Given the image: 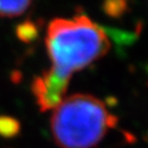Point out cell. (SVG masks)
Masks as SVG:
<instances>
[{"mask_svg":"<svg viewBox=\"0 0 148 148\" xmlns=\"http://www.w3.org/2000/svg\"><path fill=\"white\" fill-rule=\"evenodd\" d=\"M45 44L52 63L49 70L69 81L74 73L103 57L111 47L103 29L86 14L52 20Z\"/></svg>","mask_w":148,"mask_h":148,"instance_id":"obj_1","label":"cell"},{"mask_svg":"<svg viewBox=\"0 0 148 148\" xmlns=\"http://www.w3.org/2000/svg\"><path fill=\"white\" fill-rule=\"evenodd\" d=\"M117 123V117L97 97L75 93L54 109L51 131L60 148H92Z\"/></svg>","mask_w":148,"mask_h":148,"instance_id":"obj_2","label":"cell"},{"mask_svg":"<svg viewBox=\"0 0 148 148\" xmlns=\"http://www.w3.org/2000/svg\"><path fill=\"white\" fill-rule=\"evenodd\" d=\"M69 80L54 74L52 70H45L32 82V92L41 111L54 110L64 100L68 88Z\"/></svg>","mask_w":148,"mask_h":148,"instance_id":"obj_3","label":"cell"},{"mask_svg":"<svg viewBox=\"0 0 148 148\" xmlns=\"http://www.w3.org/2000/svg\"><path fill=\"white\" fill-rule=\"evenodd\" d=\"M33 0H0V16L16 18L29 9Z\"/></svg>","mask_w":148,"mask_h":148,"instance_id":"obj_4","label":"cell"},{"mask_svg":"<svg viewBox=\"0 0 148 148\" xmlns=\"http://www.w3.org/2000/svg\"><path fill=\"white\" fill-rule=\"evenodd\" d=\"M21 125L19 121L11 116L0 115V136L2 137H14L20 132Z\"/></svg>","mask_w":148,"mask_h":148,"instance_id":"obj_5","label":"cell"},{"mask_svg":"<svg viewBox=\"0 0 148 148\" xmlns=\"http://www.w3.org/2000/svg\"><path fill=\"white\" fill-rule=\"evenodd\" d=\"M127 9V0H104L103 10L110 16H121Z\"/></svg>","mask_w":148,"mask_h":148,"instance_id":"obj_6","label":"cell"},{"mask_svg":"<svg viewBox=\"0 0 148 148\" xmlns=\"http://www.w3.org/2000/svg\"><path fill=\"white\" fill-rule=\"evenodd\" d=\"M16 33H18V35H19V37H20L21 40L27 41V38L34 37L35 33H36V27H35L33 22L27 21L18 27Z\"/></svg>","mask_w":148,"mask_h":148,"instance_id":"obj_7","label":"cell"}]
</instances>
